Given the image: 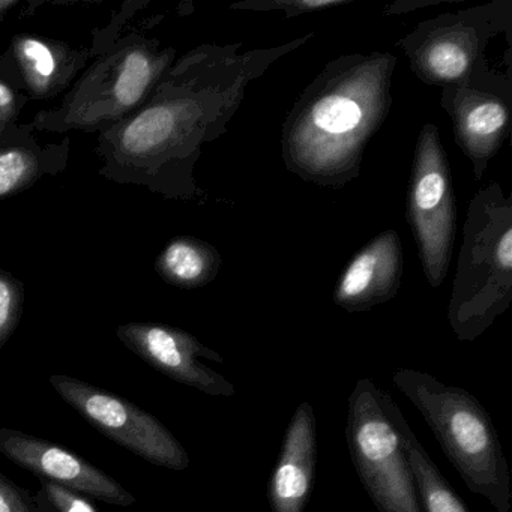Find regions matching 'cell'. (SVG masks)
I'll list each match as a JSON object with an SVG mask.
<instances>
[{
	"instance_id": "obj_1",
	"label": "cell",
	"mask_w": 512,
	"mask_h": 512,
	"mask_svg": "<svg viewBox=\"0 0 512 512\" xmlns=\"http://www.w3.org/2000/svg\"><path fill=\"white\" fill-rule=\"evenodd\" d=\"M313 35L248 52H239V43L191 49L176 59L136 113L98 136V173L164 199H199L203 191L194 170L203 148L227 133L248 86Z\"/></svg>"
},
{
	"instance_id": "obj_2",
	"label": "cell",
	"mask_w": 512,
	"mask_h": 512,
	"mask_svg": "<svg viewBox=\"0 0 512 512\" xmlns=\"http://www.w3.org/2000/svg\"><path fill=\"white\" fill-rule=\"evenodd\" d=\"M397 58L353 53L328 62L284 119V166L307 184L341 188L358 178L392 107Z\"/></svg>"
},
{
	"instance_id": "obj_3",
	"label": "cell",
	"mask_w": 512,
	"mask_h": 512,
	"mask_svg": "<svg viewBox=\"0 0 512 512\" xmlns=\"http://www.w3.org/2000/svg\"><path fill=\"white\" fill-rule=\"evenodd\" d=\"M142 2H125L103 28L92 32L86 70L58 107L41 110L29 125L35 133H106L136 113L175 64L176 49L134 23Z\"/></svg>"
},
{
	"instance_id": "obj_4",
	"label": "cell",
	"mask_w": 512,
	"mask_h": 512,
	"mask_svg": "<svg viewBox=\"0 0 512 512\" xmlns=\"http://www.w3.org/2000/svg\"><path fill=\"white\" fill-rule=\"evenodd\" d=\"M413 74L440 94L473 86L512 98V2L425 20L397 41Z\"/></svg>"
},
{
	"instance_id": "obj_5",
	"label": "cell",
	"mask_w": 512,
	"mask_h": 512,
	"mask_svg": "<svg viewBox=\"0 0 512 512\" xmlns=\"http://www.w3.org/2000/svg\"><path fill=\"white\" fill-rule=\"evenodd\" d=\"M392 383L419 410L467 488L494 511H511L508 461L493 419L479 400L466 389L410 368L395 371Z\"/></svg>"
},
{
	"instance_id": "obj_6",
	"label": "cell",
	"mask_w": 512,
	"mask_h": 512,
	"mask_svg": "<svg viewBox=\"0 0 512 512\" xmlns=\"http://www.w3.org/2000/svg\"><path fill=\"white\" fill-rule=\"evenodd\" d=\"M511 302L512 197L491 182L473 196L467 209L448 305L452 332L463 343H472Z\"/></svg>"
},
{
	"instance_id": "obj_7",
	"label": "cell",
	"mask_w": 512,
	"mask_h": 512,
	"mask_svg": "<svg viewBox=\"0 0 512 512\" xmlns=\"http://www.w3.org/2000/svg\"><path fill=\"white\" fill-rule=\"evenodd\" d=\"M346 440L362 487L379 512H422L403 443L377 400L370 379L349 397Z\"/></svg>"
},
{
	"instance_id": "obj_8",
	"label": "cell",
	"mask_w": 512,
	"mask_h": 512,
	"mask_svg": "<svg viewBox=\"0 0 512 512\" xmlns=\"http://www.w3.org/2000/svg\"><path fill=\"white\" fill-rule=\"evenodd\" d=\"M407 221L419 251L425 278L433 289L442 286L451 265L457 233V203L448 157L439 128L419 131L410 175Z\"/></svg>"
},
{
	"instance_id": "obj_9",
	"label": "cell",
	"mask_w": 512,
	"mask_h": 512,
	"mask_svg": "<svg viewBox=\"0 0 512 512\" xmlns=\"http://www.w3.org/2000/svg\"><path fill=\"white\" fill-rule=\"evenodd\" d=\"M55 391L95 430L139 455L170 470L188 469L190 455L169 428L127 398L65 374L50 376Z\"/></svg>"
},
{
	"instance_id": "obj_10",
	"label": "cell",
	"mask_w": 512,
	"mask_h": 512,
	"mask_svg": "<svg viewBox=\"0 0 512 512\" xmlns=\"http://www.w3.org/2000/svg\"><path fill=\"white\" fill-rule=\"evenodd\" d=\"M119 341L146 364L175 382L212 397H232L235 386L200 359L223 364L220 353L209 349L193 334L161 323H125L116 329Z\"/></svg>"
},
{
	"instance_id": "obj_11",
	"label": "cell",
	"mask_w": 512,
	"mask_h": 512,
	"mask_svg": "<svg viewBox=\"0 0 512 512\" xmlns=\"http://www.w3.org/2000/svg\"><path fill=\"white\" fill-rule=\"evenodd\" d=\"M0 454L34 473L38 479L55 482L89 499L118 506H130L136 502V497L115 478L85 458L49 440L2 427Z\"/></svg>"
},
{
	"instance_id": "obj_12",
	"label": "cell",
	"mask_w": 512,
	"mask_h": 512,
	"mask_svg": "<svg viewBox=\"0 0 512 512\" xmlns=\"http://www.w3.org/2000/svg\"><path fill=\"white\" fill-rule=\"evenodd\" d=\"M92 56V46L76 47L55 38L17 34L0 56V76L29 100H53L70 91Z\"/></svg>"
},
{
	"instance_id": "obj_13",
	"label": "cell",
	"mask_w": 512,
	"mask_h": 512,
	"mask_svg": "<svg viewBox=\"0 0 512 512\" xmlns=\"http://www.w3.org/2000/svg\"><path fill=\"white\" fill-rule=\"evenodd\" d=\"M440 104L452 119L458 148L481 181L511 133L512 98L463 85L440 94Z\"/></svg>"
},
{
	"instance_id": "obj_14",
	"label": "cell",
	"mask_w": 512,
	"mask_h": 512,
	"mask_svg": "<svg viewBox=\"0 0 512 512\" xmlns=\"http://www.w3.org/2000/svg\"><path fill=\"white\" fill-rule=\"evenodd\" d=\"M403 247L394 229L371 239L338 278L334 302L347 313H364L397 296L403 278Z\"/></svg>"
},
{
	"instance_id": "obj_15",
	"label": "cell",
	"mask_w": 512,
	"mask_h": 512,
	"mask_svg": "<svg viewBox=\"0 0 512 512\" xmlns=\"http://www.w3.org/2000/svg\"><path fill=\"white\" fill-rule=\"evenodd\" d=\"M316 463V416L313 406L305 401L290 419L269 479L272 512H304L313 491Z\"/></svg>"
},
{
	"instance_id": "obj_16",
	"label": "cell",
	"mask_w": 512,
	"mask_h": 512,
	"mask_svg": "<svg viewBox=\"0 0 512 512\" xmlns=\"http://www.w3.org/2000/svg\"><path fill=\"white\" fill-rule=\"evenodd\" d=\"M71 139L41 145L31 125H16L0 137V200L29 190L46 176L65 172Z\"/></svg>"
},
{
	"instance_id": "obj_17",
	"label": "cell",
	"mask_w": 512,
	"mask_h": 512,
	"mask_svg": "<svg viewBox=\"0 0 512 512\" xmlns=\"http://www.w3.org/2000/svg\"><path fill=\"white\" fill-rule=\"evenodd\" d=\"M377 400H379L380 409L383 410L403 443L413 478H415L416 493H418L422 512H469L463 500L446 481L439 467L431 460L391 395L377 388Z\"/></svg>"
},
{
	"instance_id": "obj_18",
	"label": "cell",
	"mask_w": 512,
	"mask_h": 512,
	"mask_svg": "<svg viewBox=\"0 0 512 512\" xmlns=\"http://www.w3.org/2000/svg\"><path fill=\"white\" fill-rule=\"evenodd\" d=\"M223 259L214 245L194 236H176L155 260V271L170 286L194 290L217 278Z\"/></svg>"
},
{
	"instance_id": "obj_19",
	"label": "cell",
	"mask_w": 512,
	"mask_h": 512,
	"mask_svg": "<svg viewBox=\"0 0 512 512\" xmlns=\"http://www.w3.org/2000/svg\"><path fill=\"white\" fill-rule=\"evenodd\" d=\"M25 299V284L16 275L0 269V350L19 328Z\"/></svg>"
},
{
	"instance_id": "obj_20",
	"label": "cell",
	"mask_w": 512,
	"mask_h": 512,
	"mask_svg": "<svg viewBox=\"0 0 512 512\" xmlns=\"http://www.w3.org/2000/svg\"><path fill=\"white\" fill-rule=\"evenodd\" d=\"M40 484V490L34 496L40 512H100L83 494L46 479H40Z\"/></svg>"
},
{
	"instance_id": "obj_21",
	"label": "cell",
	"mask_w": 512,
	"mask_h": 512,
	"mask_svg": "<svg viewBox=\"0 0 512 512\" xmlns=\"http://www.w3.org/2000/svg\"><path fill=\"white\" fill-rule=\"evenodd\" d=\"M350 2L352 0H254V2L245 0V2L233 4L230 10L256 11V13L280 11L284 14V19L290 20L302 14L343 7Z\"/></svg>"
},
{
	"instance_id": "obj_22",
	"label": "cell",
	"mask_w": 512,
	"mask_h": 512,
	"mask_svg": "<svg viewBox=\"0 0 512 512\" xmlns=\"http://www.w3.org/2000/svg\"><path fill=\"white\" fill-rule=\"evenodd\" d=\"M29 98L0 76V137L16 127Z\"/></svg>"
},
{
	"instance_id": "obj_23",
	"label": "cell",
	"mask_w": 512,
	"mask_h": 512,
	"mask_svg": "<svg viewBox=\"0 0 512 512\" xmlns=\"http://www.w3.org/2000/svg\"><path fill=\"white\" fill-rule=\"evenodd\" d=\"M0 512H40L31 491L0 473Z\"/></svg>"
},
{
	"instance_id": "obj_24",
	"label": "cell",
	"mask_w": 512,
	"mask_h": 512,
	"mask_svg": "<svg viewBox=\"0 0 512 512\" xmlns=\"http://www.w3.org/2000/svg\"><path fill=\"white\" fill-rule=\"evenodd\" d=\"M20 0H0V23L4 22L5 17L11 13V10L19 7Z\"/></svg>"
}]
</instances>
